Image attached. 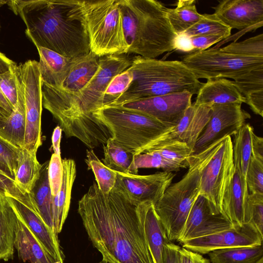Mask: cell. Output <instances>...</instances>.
Returning <instances> with one entry per match:
<instances>
[{"label": "cell", "instance_id": "8992f818", "mask_svg": "<svg viewBox=\"0 0 263 263\" xmlns=\"http://www.w3.org/2000/svg\"><path fill=\"white\" fill-rule=\"evenodd\" d=\"M93 116L106 126L114 141L135 156L151 150L171 127L147 114L119 105L103 106Z\"/></svg>", "mask_w": 263, "mask_h": 263}, {"label": "cell", "instance_id": "484cf974", "mask_svg": "<svg viewBox=\"0 0 263 263\" xmlns=\"http://www.w3.org/2000/svg\"><path fill=\"white\" fill-rule=\"evenodd\" d=\"M15 73L17 87V105L9 118L0 122V137L14 146L22 148L25 136V108L22 85L15 71Z\"/></svg>", "mask_w": 263, "mask_h": 263}, {"label": "cell", "instance_id": "f1b7e54d", "mask_svg": "<svg viewBox=\"0 0 263 263\" xmlns=\"http://www.w3.org/2000/svg\"><path fill=\"white\" fill-rule=\"evenodd\" d=\"M49 163V160L42 164L40 176L30 194L37 214L54 231L52 211V194L48 174Z\"/></svg>", "mask_w": 263, "mask_h": 263}, {"label": "cell", "instance_id": "d590c367", "mask_svg": "<svg viewBox=\"0 0 263 263\" xmlns=\"http://www.w3.org/2000/svg\"><path fill=\"white\" fill-rule=\"evenodd\" d=\"M133 167L137 174L138 170L141 168H162L165 172L172 173L183 168L180 164L164 157L154 150L135 155Z\"/></svg>", "mask_w": 263, "mask_h": 263}, {"label": "cell", "instance_id": "f35d334b", "mask_svg": "<svg viewBox=\"0 0 263 263\" xmlns=\"http://www.w3.org/2000/svg\"><path fill=\"white\" fill-rule=\"evenodd\" d=\"M151 150L156 151L164 157L180 164L183 168L188 167V159L193 154V149L186 143L181 142L165 143Z\"/></svg>", "mask_w": 263, "mask_h": 263}, {"label": "cell", "instance_id": "836d02e7", "mask_svg": "<svg viewBox=\"0 0 263 263\" xmlns=\"http://www.w3.org/2000/svg\"><path fill=\"white\" fill-rule=\"evenodd\" d=\"M85 161L88 169L93 172L100 190L104 194L109 193L116 184L117 172L105 165L92 149L86 151Z\"/></svg>", "mask_w": 263, "mask_h": 263}, {"label": "cell", "instance_id": "7402d4cb", "mask_svg": "<svg viewBox=\"0 0 263 263\" xmlns=\"http://www.w3.org/2000/svg\"><path fill=\"white\" fill-rule=\"evenodd\" d=\"M63 178L60 190L52 196V211L54 232L58 234L62 230L69 212L72 186L76 177V164L74 160H62Z\"/></svg>", "mask_w": 263, "mask_h": 263}, {"label": "cell", "instance_id": "60d3db41", "mask_svg": "<svg viewBox=\"0 0 263 263\" xmlns=\"http://www.w3.org/2000/svg\"><path fill=\"white\" fill-rule=\"evenodd\" d=\"M233 79L236 87L244 97L263 90V66L252 70Z\"/></svg>", "mask_w": 263, "mask_h": 263}, {"label": "cell", "instance_id": "d6986e66", "mask_svg": "<svg viewBox=\"0 0 263 263\" xmlns=\"http://www.w3.org/2000/svg\"><path fill=\"white\" fill-rule=\"evenodd\" d=\"M7 198L18 217L39 240L46 251L56 262L63 263L58 234L33 210L14 198Z\"/></svg>", "mask_w": 263, "mask_h": 263}, {"label": "cell", "instance_id": "8d00e7d4", "mask_svg": "<svg viewBox=\"0 0 263 263\" xmlns=\"http://www.w3.org/2000/svg\"><path fill=\"white\" fill-rule=\"evenodd\" d=\"M21 148L0 137V173L15 180Z\"/></svg>", "mask_w": 263, "mask_h": 263}, {"label": "cell", "instance_id": "9f6ffc18", "mask_svg": "<svg viewBox=\"0 0 263 263\" xmlns=\"http://www.w3.org/2000/svg\"><path fill=\"white\" fill-rule=\"evenodd\" d=\"M8 1L6 0H0V7L3 5L7 4Z\"/></svg>", "mask_w": 263, "mask_h": 263}, {"label": "cell", "instance_id": "8fae6325", "mask_svg": "<svg viewBox=\"0 0 263 263\" xmlns=\"http://www.w3.org/2000/svg\"><path fill=\"white\" fill-rule=\"evenodd\" d=\"M241 103L213 104L210 118L198 138L193 155L197 154L214 142L234 135L251 115L241 108Z\"/></svg>", "mask_w": 263, "mask_h": 263}, {"label": "cell", "instance_id": "603a6c76", "mask_svg": "<svg viewBox=\"0 0 263 263\" xmlns=\"http://www.w3.org/2000/svg\"><path fill=\"white\" fill-rule=\"evenodd\" d=\"M197 95L194 103L196 105L246 102L245 98L237 89L233 81L226 78L207 80Z\"/></svg>", "mask_w": 263, "mask_h": 263}, {"label": "cell", "instance_id": "4316f807", "mask_svg": "<svg viewBox=\"0 0 263 263\" xmlns=\"http://www.w3.org/2000/svg\"><path fill=\"white\" fill-rule=\"evenodd\" d=\"M253 127L245 123L234 135L233 154L234 167L238 172L245 191L249 193L246 182V176L252 156Z\"/></svg>", "mask_w": 263, "mask_h": 263}, {"label": "cell", "instance_id": "e575fe53", "mask_svg": "<svg viewBox=\"0 0 263 263\" xmlns=\"http://www.w3.org/2000/svg\"><path fill=\"white\" fill-rule=\"evenodd\" d=\"M202 15L203 17L199 21L183 33L190 37L218 35L223 39L231 35L232 29L220 21L214 13Z\"/></svg>", "mask_w": 263, "mask_h": 263}, {"label": "cell", "instance_id": "681fc988", "mask_svg": "<svg viewBox=\"0 0 263 263\" xmlns=\"http://www.w3.org/2000/svg\"><path fill=\"white\" fill-rule=\"evenodd\" d=\"M179 263H211L202 255L183 247L179 250Z\"/></svg>", "mask_w": 263, "mask_h": 263}, {"label": "cell", "instance_id": "9a60e30c", "mask_svg": "<svg viewBox=\"0 0 263 263\" xmlns=\"http://www.w3.org/2000/svg\"><path fill=\"white\" fill-rule=\"evenodd\" d=\"M234 225L222 213H214L207 199L199 195L191 208L178 242L181 243L209 235Z\"/></svg>", "mask_w": 263, "mask_h": 263}, {"label": "cell", "instance_id": "ffe728a7", "mask_svg": "<svg viewBox=\"0 0 263 263\" xmlns=\"http://www.w3.org/2000/svg\"><path fill=\"white\" fill-rule=\"evenodd\" d=\"M145 239L154 263H163L164 247L170 242L154 209L153 203L145 201L137 206Z\"/></svg>", "mask_w": 263, "mask_h": 263}, {"label": "cell", "instance_id": "5bb4252c", "mask_svg": "<svg viewBox=\"0 0 263 263\" xmlns=\"http://www.w3.org/2000/svg\"><path fill=\"white\" fill-rule=\"evenodd\" d=\"M193 95L187 91L171 93L122 104L156 119L169 127L176 125L192 105Z\"/></svg>", "mask_w": 263, "mask_h": 263}, {"label": "cell", "instance_id": "f6af8a7d", "mask_svg": "<svg viewBox=\"0 0 263 263\" xmlns=\"http://www.w3.org/2000/svg\"><path fill=\"white\" fill-rule=\"evenodd\" d=\"M246 182L249 192L263 194V159L252 156Z\"/></svg>", "mask_w": 263, "mask_h": 263}, {"label": "cell", "instance_id": "c3c4849f", "mask_svg": "<svg viewBox=\"0 0 263 263\" xmlns=\"http://www.w3.org/2000/svg\"><path fill=\"white\" fill-rule=\"evenodd\" d=\"M190 37L195 51L206 50L214 44L224 40L218 35H201Z\"/></svg>", "mask_w": 263, "mask_h": 263}, {"label": "cell", "instance_id": "6da1fadb", "mask_svg": "<svg viewBox=\"0 0 263 263\" xmlns=\"http://www.w3.org/2000/svg\"><path fill=\"white\" fill-rule=\"evenodd\" d=\"M137 206L115 187L102 193L95 181L79 201L88 237L107 263H154Z\"/></svg>", "mask_w": 263, "mask_h": 263}, {"label": "cell", "instance_id": "30bf717a", "mask_svg": "<svg viewBox=\"0 0 263 263\" xmlns=\"http://www.w3.org/2000/svg\"><path fill=\"white\" fill-rule=\"evenodd\" d=\"M235 172L233 142L223 138L219 147L202 170L199 195L208 201L216 214L222 213V203Z\"/></svg>", "mask_w": 263, "mask_h": 263}, {"label": "cell", "instance_id": "1f68e13d", "mask_svg": "<svg viewBox=\"0 0 263 263\" xmlns=\"http://www.w3.org/2000/svg\"><path fill=\"white\" fill-rule=\"evenodd\" d=\"M211 263H255L263 257L262 245L237 247L212 251Z\"/></svg>", "mask_w": 263, "mask_h": 263}, {"label": "cell", "instance_id": "ab89813d", "mask_svg": "<svg viewBox=\"0 0 263 263\" xmlns=\"http://www.w3.org/2000/svg\"><path fill=\"white\" fill-rule=\"evenodd\" d=\"M133 79V73L128 68L115 76L104 93L103 107L111 105L120 97L127 90Z\"/></svg>", "mask_w": 263, "mask_h": 263}, {"label": "cell", "instance_id": "6f0895ef", "mask_svg": "<svg viewBox=\"0 0 263 263\" xmlns=\"http://www.w3.org/2000/svg\"><path fill=\"white\" fill-rule=\"evenodd\" d=\"M255 263H263V257L260 258L259 260H258Z\"/></svg>", "mask_w": 263, "mask_h": 263}, {"label": "cell", "instance_id": "4dcf8cb0", "mask_svg": "<svg viewBox=\"0 0 263 263\" xmlns=\"http://www.w3.org/2000/svg\"><path fill=\"white\" fill-rule=\"evenodd\" d=\"M166 14L176 34L184 32L203 17L197 10L195 0H179L175 8H166Z\"/></svg>", "mask_w": 263, "mask_h": 263}, {"label": "cell", "instance_id": "d4e9b609", "mask_svg": "<svg viewBox=\"0 0 263 263\" xmlns=\"http://www.w3.org/2000/svg\"><path fill=\"white\" fill-rule=\"evenodd\" d=\"M249 193L244 188L238 172H235L222 203V213L234 225L241 226L247 207Z\"/></svg>", "mask_w": 263, "mask_h": 263}, {"label": "cell", "instance_id": "44dd1931", "mask_svg": "<svg viewBox=\"0 0 263 263\" xmlns=\"http://www.w3.org/2000/svg\"><path fill=\"white\" fill-rule=\"evenodd\" d=\"M36 47L40 57L38 63L42 84L61 88L71 68L82 57L68 58L43 47Z\"/></svg>", "mask_w": 263, "mask_h": 263}, {"label": "cell", "instance_id": "11a10c76", "mask_svg": "<svg viewBox=\"0 0 263 263\" xmlns=\"http://www.w3.org/2000/svg\"><path fill=\"white\" fill-rule=\"evenodd\" d=\"M62 130L61 127L58 125L54 128L52 135V147L54 153L61 156L60 142Z\"/></svg>", "mask_w": 263, "mask_h": 263}, {"label": "cell", "instance_id": "7c38bea8", "mask_svg": "<svg viewBox=\"0 0 263 263\" xmlns=\"http://www.w3.org/2000/svg\"><path fill=\"white\" fill-rule=\"evenodd\" d=\"M175 175L165 171L146 175L117 172L114 187L136 206L145 201L155 204L171 184Z\"/></svg>", "mask_w": 263, "mask_h": 263}, {"label": "cell", "instance_id": "ba28073f", "mask_svg": "<svg viewBox=\"0 0 263 263\" xmlns=\"http://www.w3.org/2000/svg\"><path fill=\"white\" fill-rule=\"evenodd\" d=\"M181 62L198 79H233L263 66V57L239 55L213 48L187 54Z\"/></svg>", "mask_w": 263, "mask_h": 263}, {"label": "cell", "instance_id": "3957f363", "mask_svg": "<svg viewBox=\"0 0 263 263\" xmlns=\"http://www.w3.org/2000/svg\"><path fill=\"white\" fill-rule=\"evenodd\" d=\"M127 53L156 59L174 49L177 35L166 17V7L155 0H119Z\"/></svg>", "mask_w": 263, "mask_h": 263}, {"label": "cell", "instance_id": "83f0119b", "mask_svg": "<svg viewBox=\"0 0 263 263\" xmlns=\"http://www.w3.org/2000/svg\"><path fill=\"white\" fill-rule=\"evenodd\" d=\"M16 219L7 197L0 196V260L13 258Z\"/></svg>", "mask_w": 263, "mask_h": 263}, {"label": "cell", "instance_id": "ac0fdd59", "mask_svg": "<svg viewBox=\"0 0 263 263\" xmlns=\"http://www.w3.org/2000/svg\"><path fill=\"white\" fill-rule=\"evenodd\" d=\"M99 58L92 52L84 55L72 66L60 89L42 84V94L59 99H66L78 94L97 71Z\"/></svg>", "mask_w": 263, "mask_h": 263}, {"label": "cell", "instance_id": "f907efd6", "mask_svg": "<svg viewBox=\"0 0 263 263\" xmlns=\"http://www.w3.org/2000/svg\"><path fill=\"white\" fill-rule=\"evenodd\" d=\"M247 103L252 111L263 117V90L252 93L245 97Z\"/></svg>", "mask_w": 263, "mask_h": 263}, {"label": "cell", "instance_id": "f5cc1de1", "mask_svg": "<svg viewBox=\"0 0 263 263\" xmlns=\"http://www.w3.org/2000/svg\"><path fill=\"white\" fill-rule=\"evenodd\" d=\"M180 247L169 242L164 247L163 263H179V250Z\"/></svg>", "mask_w": 263, "mask_h": 263}, {"label": "cell", "instance_id": "9c48e42d", "mask_svg": "<svg viewBox=\"0 0 263 263\" xmlns=\"http://www.w3.org/2000/svg\"><path fill=\"white\" fill-rule=\"evenodd\" d=\"M15 71L23 88L25 108V136L24 147L37 153L42 144L41 117L42 82L38 62L28 60L15 65Z\"/></svg>", "mask_w": 263, "mask_h": 263}, {"label": "cell", "instance_id": "7bdbcfd3", "mask_svg": "<svg viewBox=\"0 0 263 263\" xmlns=\"http://www.w3.org/2000/svg\"><path fill=\"white\" fill-rule=\"evenodd\" d=\"M0 196L14 198L37 214L31 195L21 190L14 181L1 173Z\"/></svg>", "mask_w": 263, "mask_h": 263}, {"label": "cell", "instance_id": "816d5d0a", "mask_svg": "<svg viewBox=\"0 0 263 263\" xmlns=\"http://www.w3.org/2000/svg\"><path fill=\"white\" fill-rule=\"evenodd\" d=\"M174 49L189 53L195 52L191 37L183 33L177 35L174 41Z\"/></svg>", "mask_w": 263, "mask_h": 263}, {"label": "cell", "instance_id": "ee69618b", "mask_svg": "<svg viewBox=\"0 0 263 263\" xmlns=\"http://www.w3.org/2000/svg\"><path fill=\"white\" fill-rule=\"evenodd\" d=\"M14 62L7 71L0 74V89L12 107L15 108L17 102V87Z\"/></svg>", "mask_w": 263, "mask_h": 263}, {"label": "cell", "instance_id": "7dc6e473", "mask_svg": "<svg viewBox=\"0 0 263 263\" xmlns=\"http://www.w3.org/2000/svg\"><path fill=\"white\" fill-rule=\"evenodd\" d=\"M14 63L6 55L0 51V74L9 69ZM14 109L3 95L0 89V122L7 120L11 115Z\"/></svg>", "mask_w": 263, "mask_h": 263}, {"label": "cell", "instance_id": "680465c9", "mask_svg": "<svg viewBox=\"0 0 263 263\" xmlns=\"http://www.w3.org/2000/svg\"><path fill=\"white\" fill-rule=\"evenodd\" d=\"M98 263H107V262L106 261L102 259L101 261H100V262H99Z\"/></svg>", "mask_w": 263, "mask_h": 263}, {"label": "cell", "instance_id": "52a82bcc", "mask_svg": "<svg viewBox=\"0 0 263 263\" xmlns=\"http://www.w3.org/2000/svg\"><path fill=\"white\" fill-rule=\"evenodd\" d=\"M90 50L99 57L127 53L119 0L83 1Z\"/></svg>", "mask_w": 263, "mask_h": 263}, {"label": "cell", "instance_id": "e0dca14e", "mask_svg": "<svg viewBox=\"0 0 263 263\" xmlns=\"http://www.w3.org/2000/svg\"><path fill=\"white\" fill-rule=\"evenodd\" d=\"M211 106L192 104L178 123L157 139L152 149L167 143L181 142L193 150L198 138L210 118Z\"/></svg>", "mask_w": 263, "mask_h": 263}, {"label": "cell", "instance_id": "bcb514c9", "mask_svg": "<svg viewBox=\"0 0 263 263\" xmlns=\"http://www.w3.org/2000/svg\"><path fill=\"white\" fill-rule=\"evenodd\" d=\"M63 164L61 156L53 153L48 165V179L52 196H55L61 187L63 178Z\"/></svg>", "mask_w": 263, "mask_h": 263}, {"label": "cell", "instance_id": "2e32d148", "mask_svg": "<svg viewBox=\"0 0 263 263\" xmlns=\"http://www.w3.org/2000/svg\"><path fill=\"white\" fill-rule=\"evenodd\" d=\"M214 14L231 29L255 30L263 25V0H221Z\"/></svg>", "mask_w": 263, "mask_h": 263}, {"label": "cell", "instance_id": "5b68a950", "mask_svg": "<svg viewBox=\"0 0 263 263\" xmlns=\"http://www.w3.org/2000/svg\"><path fill=\"white\" fill-rule=\"evenodd\" d=\"M223 139L202 152L191 155L188 159L187 172L181 180L171 184L154 204L170 242L178 241L191 208L199 195L202 170L219 147Z\"/></svg>", "mask_w": 263, "mask_h": 263}, {"label": "cell", "instance_id": "d6a6232c", "mask_svg": "<svg viewBox=\"0 0 263 263\" xmlns=\"http://www.w3.org/2000/svg\"><path fill=\"white\" fill-rule=\"evenodd\" d=\"M103 163L109 168L118 173L137 174L133 167L135 155L110 138L103 145Z\"/></svg>", "mask_w": 263, "mask_h": 263}, {"label": "cell", "instance_id": "7a4b0ae2", "mask_svg": "<svg viewBox=\"0 0 263 263\" xmlns=\"http://www.w3.org/2000/svg\"><path fill=\"white\" fill-rule=\"evenodd\" d=\"M81 0H11L7 4L26 26L35 46L74 58L88 54L90 44Z\"/></svg>", "mask_w": 263, "mask_h": 263}, {"label": "cell", "instance_id": "74e56055", "mask_svg": "<svg viewBox=\"0 0 263 263\" xmlns=\"http://www.w3.org/2000/svg\"><path fill=\"white\" fill-rule=\"evenodd\" d=\"M224 52L247 57H263V34L243 41L234 42L219 48Z\"/></svg>", "mask_w": 263, "mask_h": 263}, {"label": "cell", "instance_id": "4fadbf2b", "mask_svg": "<svg viewBox=\"0 0 263 263\" xmlns=\"http://www.w3.org/2000/svg\"><path fill=\"white\" fill-rule=\"evenodd\" d=\"M263 235L250 223L181 242L182 247L201 255L219 249L262 245Z\"/></svg>", "mask_w": 263, "mask_h": 263}, {"label": "cell", "instance_id": "db71d44e", "mask_svg": "<svg viewBox=\"0 0 263 263\" xmlns=\"http://www.w3.org/2000/svg\"><path fill=\"white\" fill-rule=\"evenodd\" d=\"M252 156L263 159V139L254 133L252 135Z\"/></svg>", "mask_w": 263, "mask_h": 263}, {"label": "cell", "instance_id": "cb8c5ba5", "mask_svg": "<svg viewBox=\"0 0 263 263\" xmlns=\"http://www.w3.org/2000/svg\"><path fill=\"white\" fill-rule=\"evenodd\" d=\"M16 215L14 247L23 262L55 263L39 240Z\"/></svg>", "mask_w": 263, "mask_h": 263}, {"label": "cell", "instance_id": "b9f144b4", "mask_svg": "<svg viewBox=\"0 0 263 263\" xmlns=\"http://www.w3.org/2000/svg\"><path fill=\"white\" fill-rule=\"evenodd\" d=\"M244 223L252 224L263 235V194H249Z\"/></svg>", "mask_w": 263, "mask_h": 263}, {"label": "cell", "instance_id": "277c9868", "mask_svg": "<svg viewBox=\"0 0 263 263\" xmlns=\"http://www.w3.org/2000/svg\"><path fill=\"white\" fill-rule=\"evenodd\" d=\"M128 69L133 76L132 83L110 105H120L182 91H187L193 95L198 93L203 84L179 61H164L135 55Z\"/></svg>", "mask_w": 263, "mask_h": 263}, {"label": "cell", "instance_id": "f546056e", "mask_svg": "<svg viewBox=\"0 0 263 263\" xmlns=\"http://www.w3.org/2000/svg\"><path fill=\"white\" fill-rule=\"evenodd\" d=\"M42 167L36 158V153L21 148L15 182L24 192H30L38 179Z\"/></svg>", "mask_w": 263, "mask_h": 263}]
</instances>
